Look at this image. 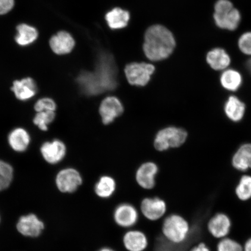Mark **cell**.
I'll return each instance as SVG.
<instances>
[{"mask_svg": "<svg viewBox=\"0 0 251 251\" xmlns=\"http://www.w3.org/2000/svg\"><path fill=\"white\" fill-rule=\"evenodd\" d=\"M81 92L88 96L99 95L114 90L117 86V74L112 61L102 59L95 73L83 72L77 78Z\"/></svg>", "mask_w": 251, "mask_h": 251, "instance_id": "1", "label": "cell"}, {"mask_svg": "<svg viewBox=\"0 0 251 251\" xmlns=\"http://www.w3.org/2000/svg\"><path fill=\"white\" fill-rule=\"evenodd\" d=\"M176 46L171 31L161 25H154L147 30L144 39V51L147 58L153 61L167 58Z\"/></svg>", "mask_w": 251, "mask_h": 251, "instance_id": "2", "label": "cell"}, {"mask_svg": "<svg viewBox=\"0 0 251 251\" xmlns=\"http://www.w3.org/2000/svg\"><path fill=\"white\" fill-rule=\"evenodd\" d=\"M190 231L189 223L183 216L172 214L164 220L162 233L173 244H180L186 240Z\"/></svg>", "mask_w": 251, "mask_h": 251, "instance_id": "3", "label": "cell"}, {"mask_svg": "<svg viewBox=\"0 0 251 251\" xmlns=\"http://www.w3.org/2000/svg\"><path fill=\"white\" fill-rule=\"evenodd\" d=\"M213 18L219 27L231 31L236 29L241 21L239 11L229 0H218L216 2Z\"/></svg>", "mask_w": 251, "mask_h": 251, "instance_id": "4", "label": "cell"}, {"mask_svg": "<svg viewBox=\"0 0 251 251\" xmlns=\"http://www.w3.org/2000/svg\"><path fill=\"white\" fill-rule=\"evenodd\" d=\"M187 137L186 131L183 128L169 127L160 130L154 141L155 148L164 151L170 148H176L183 144Z\"/></svg>", "mask_w": 251, "mask_h": 251, "instance_id": "5", "label": "cell"}, {"mask_svg": "<svg viewBox=\"0 0 251 251\" xmlns=\"http://www.w3.org/2000/svg\"><path fill=\"white\" fill-rule=\"evenodd\" d=\"M155 67L146 63H131L125 68L127 79L131 85L144 86L149 83Z\"/></svg>", "mask_w": 251, "mask_h": 251, "instance_id": "6", "label": "cell"}, {"mask_svg": "<svg viewBox=\"0 0 251 251\" xmlns=\"http://www.w3.org/2000/svg\"><path fill=\"white\" fill-rule=\"evenodd\" d=\"M55 181L58 190L64 193H74L83 182L80 173L71 168L59 171Z\"/></svg>", "mask_w": 251, "mask_h": 251, "instance_id": "7", "label": "cell"}, {"mask_svg": "<svg viewBox=\"0 0 251 251\" xmlns=\"http://www.w3.org/2000/svg\"><path fill=\"white\" fill-rule=\"evenodd\" d=\"M40 151L45 161L51 165H56L64 159L67 147L60 140L46 141L40 147Z\"/></svg>", "mask_w": 251, "mask_h": 251, "instance_id": "8", "label": "cell"}, {"mask_svg": "<svg viewBox=\"0 0 251 251\" xmlns=\"http://www.w3.org/2000/svg\"><path fill=\"white\" fill-rule=\"evenodd\" d=\"M232 222L229 216L225 213L219 212L209 219L207 229L212 237L217 239L227 237L230 233Z\"/></svg>", "mask_w": 251, "mask_h": 251, "instance_id": "9", "label": "cell"}, {"mask_svg": "<svg viewBox=\"0 0 251 251\" xmlns=\"http://www.w3.org/2000/svg\"><path fill=\"white\" fill-rule=\"evenodd\" d=\"M140 209L144 217L151 221H156L165 215L167 205L159 198H146L141 202Z\"/></svg>", "mask_w": 251, "mask_h": 251, "instance_id": "10", "label": "cell"}, {"mask_svg": "<svg viewBox=\"0 0 251 251\" xmlns=\"http://www.w3.org/2000/svg\"><path fill=\"white\" fill-rule=\"evenodd\" d=\"M139 215L135 207L129 203H122L116 208L114 213V221L119 226L130 228L137 224Z\"/></svg>", "mask_w": 251, "mask_h": 251, "instance_id": "11", "label": "cell"}, {"mask_svg": "<svg viewBox=\"0 0 251 251\" xmlns=\"http://www.w3.org/2000/svg\"><path fill=\"white\" fill-rule=\"evenodd\" d=\"M11 90L19 101L26 102L36 95L38 88L33 78L27 77L14 80Z\"/></svg>", "mask_w": 251, "mask_h": 251, "instance_id": "12", "label": "cell"}, {"mask_svg": "<svg viewBox=\"0 0 251 251\" xmlns=\"http://www.w3.org/2000/svg\"><path fill=\"white\" fill-rule=\"evenodd\" d=\"M124 106L117 97H106L100 106V114L103 124L109 125L124 112Z\"/></svg>", "mask_w": 251, "mask_h": 251, "instance_id": "13", "label": "cell"}, {"mask_svg": "<svg viewBox=\"0 0 251 251\" xmlns=\"http://www.w3.org/2000/svg\"><path fill=\"white\" fill-rule=\"evenodd\" d=\"M8 143L10 148L16 152L23 153L29 148L30 144V135L27 130L23 127L14 128L9 132Z\"/></svg>", "mask_w": 251, "mask_h": 251, "instance_id": "14", "label": "cell"}, {"mask_svg": "<svg viewBox=\"0 0 251 251\" xmlns=\"http://www.w3.org/2000/svg\"><path fill=\"white\" fill-rule=\"evenodd\" d=\"M158 172V166L154 163L147 162L143 164L136 173L137 183L144 189H152L155 186V176Z\"/></svg>", "mask_w": 251, "mask_h": 251, "instance_id": "15", "label": "cell"}, {"mask_svg": "<svg viewBox=\"0 0 251 251\" xmlns=\"http://www.w3.org/2000/svg\"><path fill=\"white\" fill-rule=\"evenodd\" d=\"M44 227L43 223L34 214L23 216L17 224L18 230L21 234L31 237H38Z\"/></svg>", "mask_w": 251, "mask_h": 251, "instance_id": "16", "label": "cell"}, {"mask_svg": "<svg viewBox=\"0 0 251 251\" xmlns=\"http://www.w3.org/2000/svg\"><path fill=\"white\" fill-rule=\"evenodd\" d=\"M123 244L128 251H144L148 247L149 241L143 232L131 230L124 235Z\"/></svg>", "mask_w": 251, "mask_h": 251, "instance_id": "17", "label": "cell"}, {"mask_svg": "<svg viewBox=\"0 0 251 251\" xmlns=\"http://www.w3.org/2000/svg\"><path fill=\"white\" fill-rule=\"evenodd\" d=\"M50 44L55 54H67L74 49L75 40L70 33L66 31H59L56 35L52 37Z\"/></svg>", "mask_w": 251, "mask_h": 251, "instance_id": "18", "label": "cell"}, {"mask_svg": "<svg viewBox=\"0 0 251 251\" xmlns=\"http://www.w3.org/2000/svg\"><path fill=\"white\" fill-rule=\"evenodd\" d=\"M206 61L213 70H224L230 64V56L222 49L216 48L211 50L206 55Z\"/></svg>", "mask_w": 251, "mask_h": 251, "instance_id": "19", "label": "cell"}, {"mask_svg": "<svg viewBox=\"0 0 251 251\" xmlns=\"http://www.w3.org/2000/svg\"><path fill=\"white\" fill-rule=\"evenodd\" d=\"M232 164L241 172L251 169V144H245L240 147L233 156Z\"/></svg>", "mask_w": 251, "mask_h": 251, "instance_id": "20", "label": "cell"}, {"mask_svg": "<svg viewBox=\"0 0 251 251\" xmlns=\"http://www.w3.org/2000/svg\"><path fill=\"white\" fill-rule=\"evenodd\" d=\"M225 111L230 120L239 122L244 117L246 105L237 97L231 96L225 103Z\"/></svg>", "mask_w": 251, "mask_h": 251, "instance_id": "21", "label": "cell"}, {"mask_svg": "<svg viewBox=\"0 0 251 251\" xmlns=\"http://www.w3.org/2000/svg\"><path fill=\"white\" fill-rule=\"evenodd\" d=\"M130 14L126 11L117 8L106 15V20L112 29H121L127 26Z\"/></svg>", "mask_w": 251, "mask_h": 251, "instance_id": "22", "label": "cell"}, {"mask_svg": "<svg viewBox=\"0 0 251 251\" xmlns=\"http://www.w3.org/2000/svg\"><path fill=\"white\" fill-rule=\"evenodd\" d=\"M116 187L117 185L114 178L104 176L100 178L94 190L97 196L102 199H107L114 194Z\"/></svg>", "mask_w": 251, "mask_h": 251, "instance_id": "23", "label": "cell"}, {"mask_svg": "<svg viewBox=\"0 0 251 251\" xmlns=\"http://www.w3.org/2000/svg\"><path fill=\"white\" fill-rule=\"evenodd\" d=\"M243 78L241 74L234 70H227L224 72L221 75V83L222 86L228 91L235 92L242 84Z\"/></svg>", "mask_w": 251, "mask_h": 251, "instance_id": "24", "label": "cell"}, {"mask_svg": "<svg viewBox=\"0 0 251 251\" xmlns=\"http://www.w3.org/2000/svg\"><path fill=\"white\" fill-rule=\"evenodd\" d=\"M18 34L16 42L21 46L30 45L35 41L38 33L35 28L26 24H21L17 27Z\"/></svg>", "mask_w": 251, "mask_h": 251, "instance_id": "25", "label": "cell"}, {"mask_svg": "<svg viewBox=\"0 0 251 251\" xmlns=\"http://www.w3.org/2000/svg\"><path fill=\"white\" fill-rule=\"evenodd\" d=\"M235 193L241 201L246 202L251 199V176L244 175L241 177Z\"/></svg>", "mask_w": 251, "mask_h": 251, "instance_id": "26", "label": "cell"}, {"mask_svg": "<svg viewBox=\"0 0 251 251\" xmlns=\"http://www.w3.org/2000/svg\"><path fill=\"white\" fill-rule=\"evenodd\" d=\"M13 177V167L8 162L0 160V191L10 186Z\"/></svg>", "mask_w": 251, "mask_h": 251, "instance_id": "27", "label": "cell"}, {"mask_svg": "<svg viewBox=\"0 0 251 251\" xmlns=\"http://www.w3.org/2000/svg\"><path fill=\"white\" fill-rule=\"evenodd\" d=\"M55 117V111L36 112L33 122L41 131H47L49 130V126L54 122Z\"/></svg>", "mask_w": 251, "mask_h": 251, "instance_id": "28", "label": "cell"}, {"mask_svg": "<svg viewBox=\"0 0 251 251\" xmlns=\"http://www.w3.org/2000/svg\"><path fill=\"white\" fill-rule=\"evenodd\" d=\"M217 251H244L243 246L233 238L226 237L220 240L216 247Z\"/></svg>", "mask_w": 251, "mask_h": 251, "instance_id": "29", "label": "cell"}, {"mask_svg": "<svg viewBox=\"0 0 251 251\" xmlns=\"http://www.w3.org/2000/svg\"><path fill=\"white\" fill-rule=\"evenodd\" d=\"M56 103L54 100L50 97H43L37 100L34 103V109L36 112L43 111H55Z\"/></svg>", "mask_w": 251, "mask_h": 251, "instance_id": "30", "label": "cell"}, {"mask_svg": "<svg viewBox=\"0 0 251 251\" xmlns=\"http://www.w3.org/2000/svg\"><path fill=\"white\" fill-rule=\"evenodd\" d=\"M238 47L244 54L251 55V32L245 33L240 37Z\"/></svg>", "mask_w": 251, "mask_h": 251, "instance_id": "31", "label": "cell"}, {"mask_svg": "<svg viewBox=\"0 0 251 251\" xmlns=\"http://www.w3.org/2000/svg\"><path fill=\"white\" fill-rule=\"evenodd\" d=\"M14 5V0H0V15L10 11Z\"/></svg>", "mask_w": 251, "mask_h": 251, "instance_id": "32", "label": "cell"}, {"mask_svg": "<svg viewBox=\"0 0 251 251\" xmlns=\"http://www.w3.org/2000/svg\"><path fill=\"white\" fill-rule=\"evenodd\" d=\"M189 251H211L207 245L204 243H200L196 245Z\"/></svg>", "mask_w": 251, "mask_h": 251, "instance_id": "33", "label": "cell"}, {"mask_svg": "<svg viewBox=\"0 0 251 251\" xmlns=\"http://www.w3.org/2000/svg\"><path fill=\"white\" fill-rule=\"evenodd\" d=\"M244 251H251V237L249 238L246 242H245L243 246Z\"/></svg>", "mask_w": 251, "mask_h": 251, "instance_id": "34", "label": "cell"}, {"mask_svg": "<svg viewBox=\"0 0 251 251\" xmlns=\"http://www.w3.org/2000/svg\"><path fill=\"white\" fill-rule=\"evenodd\" d=\"M247 67L251 74V58L247 62Z\"/></svg>", "mask_w": 251, "mask_h": 251, "instance_id": "35", "label": "cell"}, {"mask_svg": "<svg viewBox=\"0 0 251 251\" xmlns=\"http://www.w3.org/2000/svg\"><path fill=\"white\" fill-rule=\"evenodd\" d=\"M98 251H115L111 249V248L104 247V248H102V249H100Z\"/></svg>", "mask_w": 251, "mask_h": 251, "instance_id": "36", "label": "cell"}]
</instances>
